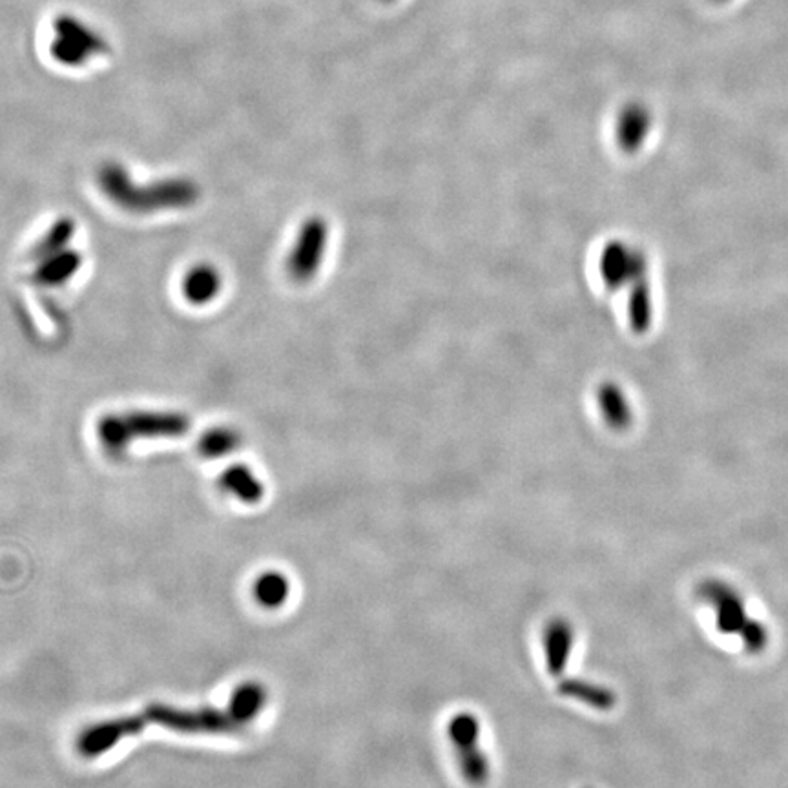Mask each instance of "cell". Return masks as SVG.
Here are the masks:
<instances>
[{
	"instance_id": "6da1fadb",
	"label": "cell",
	"mask_w": 788,
	"mask_h": 788,
	"mask_svg": "<svg viewBox=\"0 0 788 788\" xmlns=\"http://www.w3.org/2000/svg\"><path fill=\"white\" fill-rule=\"evenodd\" d=\"M148 725H161L174 732L183 733H235L243 730V725L235 721L232 711L213 710H183L169 705H150L141 714L131 717H119L112 721L97 722L86 728L79 735L77 746L84 757H95L114 749L120 739L126 735H136Z\"/></svg>"
},
{
	"instance_id": "7a4b0ae2",
	"label": "cell",
	"mask_w": 788,
	"mask_h": 788,
	"mask_svg": "<svg viewBox=\"0 0 788 788\" xmlns=\"http://www.w3.org/2000/svg\"><path fill=\"white\" fill-rule=\"evenodd\" d=\"M697 596L710 610L722 635L735 637L749 653L765 650L770 637L768 628L760 618L752 617L749 602L735 586L727 580L705 579L697 586Z\"/></svg>"
},
{
	"instance_id": "3957f363",
	"label": "cell",
	"mask_w": 788,
	"mask_h": 788,
	"mask_svg": "<svg viewBox=\"0 0 788 788\" xmlns=\"http://www.w3.org/2000/svg\"><path fill=\"white\" fill-rule=\"evenodd\" d=\"M108 38L76 13H59L51 22L49 55L62 68H82L108 54Z\"/></svg>"
},
{
	"instance_id": "277c9868",
	"label": "cell",
	"mask_w": 788,
	"mask_h": 788,
	"mask_svg": "<svg viewBox=\"0 0 788 788\" xmlns=\"http://www.w3.org/2000/svg\"><path fill=\"white\" fill-rule=\"evenodd\" d=\"M448 741L453 749L460 774L471 787H484L491 777V761L480 744L482 722L473 711H456L449 717Z\"/></svg>"
},
{
	"instance_id": "5b68a950",
	"label": "cell",
	"mask_w": 788,
	"mask_h": 788,
	"mask_svg": "<svg viewBox=\"0 0 788 788\" xmlns=\"http://www.w3.org/2000/svg\"><path fill=\"white\" fill-rule=\"evenodd\" d=\"M648 274V259L639 248L623 241H612L601 254V276L610 289L617 290L634 283L635 279Z\"/></svg>"
},
{
	"instance_id": "8992f818",
	"label": "cell",
	"mask_w": 788,
	"mask_h": 788,
	"mask_svg": "<svg viewBox=\"0 0 788 788\" xmlns=\"http://www.w3.org/2000/svg\"><path fill=\"white\" fill-rule=\"evenodd\" d=\"M328 229L322 219H311L301 229L294 251L289 257L290 274L296 279H309L322 265L327 251Z\"/></svg>"
},
{
	"instance_id": "52a82bcc",
	"label": "cell",
	"mask_w": 788,
	"mask_h": 788,
	"mask_svg": "<svg viewBox=\"0 0 788 788\" xmlns=\"http://www.w3.org/2000/svg\"><path fill=\"white\" fill-rule=\"evenodd\" d=\"M575 639L577 631L569 618L558 615L547 621L542 631V650H544L547 673L552 677H563L573 653Z\"/></svg>"
},
{
	"instance_id": "ba28073f",
	"label": "cell",
	"mask_w": 788,
	"mask_h": 788,
	"mask_svg": "<svg viewBox=\"0 0 788 788\" xmlns=\"http://www.w3.org/2000/svg\"><path fill=\"white\" fill-rule=\"evenodd\" d=\"M136 431L141 434H177L185 429V424L177 416H139V421L134 426H128L126 421H106L101 427V440L108 445L112 451H120L128 443V432Z\"/></svg>"
},
{
	"instance_id": "9c48e42d",
	"label": "cell",
	"mask_w": 788,
	"mask_h": 788,
	"mask_svg": "<svg viewBox=\"0 0 788 788\" xmlns=\"http://www.w3.org/2000/svg\"><path fill=\"white\" fill-rule=\"evenodd\" d=\"M557 692L560 697L577 700L580 705L596 711H612L617 706V692L606 684L584 677L558 679Z\"/></svg>"
},
{
	"instance_id": "30bf717a",
	"label": "cell",
	"mask_w": 788,
	"mask_h": 788,
	"mask_svg": "<svg viewBox=\"0 0 788 788\" xmlns=\"http://www.w3.org/2000/svg\"><path fill=\"white\" fill-rule=\"evenodd\" d=\"M650 114L645 106L634 104L624 109L617 126L618 142L623 150L629 153L637 152L650 134Z\"/></svg>"
},
{
	"instance_id": "8fae6325",
	"label": "cell",
	"mask_w": 788,
	"mask_h": 788,
	"mask_svg": "<svg viewBox=\"0 0 788 788\" xmlns=\"http://www.w3.org/2000/svg\"><path fill=\"white\" fill-rule=\"evenodd\" d=\"M599 405H601L602 415L606 418L607 426L623 431L628 429L634 421V409L629 404V398L624 393L623 389L618 387L617 383H604L599 389Z\"/></svg>"
},
{
	"instance_id": "7c38bea8",
	"label": "cell",
	"mask_w": 788,
	"mask_h": 788,
	"mask_svg": "<svg viewBox=\"0 0 788 788\" xmlns=\"http://www.w3.org/2000/svg\"><path fill=\"white\" fill-rule=\"evenodd\" d=\"M265 705H267V690L259 683H245L234 690L229 710L232 711L235 721L245 727L246 722L259 716Z\"/></svg>"
},
{
	"instance_id": "4fadbf2b",
	"label": "cell",
	"mask_w": 788,
	"mask_h": 788,
	"mask_svg": "<svg viewBox=\"0 0 788 788\" xmlns=\"http://www.w3.org/2000/svg\"><path fill=\"white\" fill-rule=\"evenodd\" d=\"M629 325L635 333H646L653 320V301H651V289L648 283V274L635 279L629 285L628 301Z\"/></svg>"
},
{
	"instance_id": "5bb4252c",
	"label": "cell",
	"mask_w": 788,
	"mask_h": 788,
	"mask_svg": "<svg viewBox=\"0 0 788 788\" xmlns=\"http://www.w3.org/2000/svg\"><path fill=\"white\" fill-rule=\"evenodd\" d=\"M223 487L243 502L256 503L263 498L265 487L245 465H235L223 475Z\"/></svg>"
},
{
	"instance_id": "9a60e30c",
	"label": "cell",
	"mask_w": 788,
	"mask_h": 788,
	"mask_svg": "<svg viewBox=\"0 0 788 788\" xmlns=\"http://www.w3.org/2000/svg\"><path fill=\"white\" fill-rule=\"evenodd\" d=\"M289 579L278 571L263 573L254 586V595H256L257 602L265 607L283 606L289 599Z\"/></svg>"
},
{
	"instance_id": "2e32d148",
	"label": "cell",
	"mask_w": 788,
	"mask_h": 788,
	"mask_svg": "<svg viewBox=\"0 0 788 788\" xmlns=\"http://www.w3.org/2000/svg\"><path fill=\"white\" fill-rule=\"evenodd\" d=\"M219 279L210 268H197L185 279V296L194 303L212 300L218 294Z\"/></svg>"
},
{
	"instance_id": "e0dca14e",
	"label": "cell",
	"mask_w": 788,
	"mask_h": 788,
	"mask_svg": "<svg viewBox=\"0 0 788 788\" xmlns=\"http://www.w3.org/2000/svg\"><path fill=\"white\" fill-rule=\"evenodd\" d=\"M235 448V440L230 432L216 431L205 437L201 442V453L207 456H223L230 449Z\"/></svg>"
},
{
	"instance_id": "ac0fdd59",
	"label": "cell",
	"mask_w": 788,
	"mask_h": 788,
	"mask_svg": "<svg viewBox=\"0 0 788 788\" xmlns=\"http://www.w3.org/2000/svg\"><path fill=\"white\" fill-rule=\"evenodd\" d=\"M584 788H591V787H584Z\"/></svg>"
}]
</instances>
